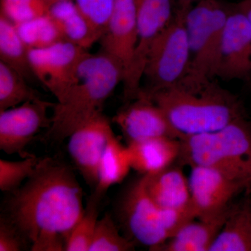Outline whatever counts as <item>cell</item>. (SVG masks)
I'll return each instance as SVG.
<instances>
[{"mask_svg":"<svg viewBox=\"0 0 251 251\" xmlns=\"http://www.w3.org/2000/svg\"><path fill=\"white\" fill-rule=\"evenodd\" d=\"M188 177L196 219L222 215L230 209L236 196L251 189L246 183L209 167H191Z\"/></svg>","mask_w":251,"mask_h":251,"instance_id":"cell-10","label":"cell"},{"mask_svg":"<svg viewBox=\"0 0 251 251\" xmlns=\"http://www.w3.org/2000/svg\"><path fill=\"white\" fill-rule=\"evenodd\" d=\"M100 201L90 196L83 215L68 238L66 251H90L99 221Z\"/></svg>","mask_w":251,"mask_h":251,"instance_id":"cell-27","label":"cell"},{"mask_svg":"<svg viewBox=\"0 0 251 251\" xmlns=\"http://www.w3.org/2000/svg\"><path fill=\"white\" fill-rule=\"evenodd\" d=\"M176 4H193L202 0H176Z\"/></svg>","mask_w":251,"mask_h":251,"instance_id":"cell-32","label":"cell"},{"mask_svg":"<svg viewBox=\"0 0 251 251\" xmlns=\"http://www.w3.org/2000/svg\"><path fill=\"white\" fill-rule=\"evenodd\" d=\"M143 176L145 189L157 205L196 216L188 177L179 166L173 164L156 174Z\"/></svg>","mask_w":251,"mask_h":251,"instance_id":"cell-16","label":"cell"},{"mask_svg":"<svg viewBox=\"0 0 251 251\" xmlns=\"http://www.w3.org/2000/svg\"><path fill=\"white\" fill-rule=\"evenodd\" d=\"M54 104L40 97L0 111V150L22 158L31 156L26 148L41 130L50 126L48 111Z\"/></svg>","mask_w":251,"mask_h":251,"instance_id":"cell-11","label":"cell"},{"mask_svg":"<svg viewBox=\"0 0 251 251\" xmlns=\"http://www.w3.org/2000/svg\"><path fill=\"white\" fill-rule=\"evenodd\" d=\"M132 169L129 150L116 135L104 151L99 165L98 183L91 196L101 202L109 188L120 184Z\"/></svg>","mask_w":251,"mask_h":251,"instance_id":"cell-20","label":"cell"},{"mask_svg":"<svg viewBox=\"0 0 251 251\" xmlns=\"http://www.w3.org/2000/svg\"><path fill=\"white\" fill-rule=\"evenodd\" d=\"M209 251H251V200L233 204Z\"/></svg>","mask_w":251,"mask_h":251,"instance_id":"cell-19","label":"cell"},{"mask_svg":"<svg viewBox=\"0 0 251 251\" xmlns=\"http://www.w3.org/2000/svg\"><path fill=\"white\" fill-rule=\"evenodd\" d=\"M248 84H249V85H250L251 87V80L250 81V82H248Z\"/></svg>","mask_w":251,"mask_h":251,"instance_id":"cell-34","label":"cell"},{"mask_svg":"<svg viewBox=\"0 0 251 251\" xmlns=\"http://www.w3.org/2000/svg\"><path fill=\"white\" fill-rule=\"evenodd\" d=\"M50 6L43 0H1V13L15 25L49 14Z\"/></svg>","mask_w":251,"mask_h":251,"instance_id":"cell-29","label":"cell"},{"mask_svg":"<svg viewBox=\"0 0 251 251\" xmlns=\"http://www.w3.org/2000/svg\"><path fill=\"white\" fill-rule=\"evenodd\" d=\"M49 16L52 18L64 40L71 41L88 49L95 43L83 17L77 11L75 4L69 1L52 5Z\"/></svg>","mask_w":251,"mask_h":251,"instance_id":"cell-22","label":"cell"},{"mask_svg":"<svg viewBox=\"0 0 251 251\" xmlns=\"http://www.w3.org/2000/svg\"><path fill=\"white\" fill-rule=\"evenodd\" d=\"M127 146L132 169L142 175L156 174L175 164L181 151V142L176 138H151Z\"/></svg>","mask_w":251,"mask_h":251,"instance_id":"cell-17","label":"cell"},{"mask_svg":"<svg viewBox=\"0 0 251 251\" xmlns=\"http://www.w3.org/2000/svg\"><path fill=\"white\" fill-rule=\"evenodd\" d=\"M29 49H45L65 41L49 14L16 25Z\"/></svg>","mask_w":251,"mask_h":251,"instance_id":"cell-24","label":"cell"},{"mask_svg":"<svg viewBox=\"0 0 251 251\" xmlns=\"http://www.w3.org/2000/svg\"><path fill=\"white\" fill-rule=\"evenodd\" d=\"M141 92L161 107L180 139L216 131L246 117L239 98L216 79L188 74L168 88Z\"/></svg>","mask_w":251,"mask_h":251,"instance_id":"cell-2","label":"cell"},{"mask_svg":"<svg viewBox=\"0 0 251 251\" xmlns=\"http://www.w3.org/2000/svg\"><path fill=\"white\" fill-rule=\"evenodd\" d=\"M121 64L103 51L89 52L82 59L75 81L62 102L52 107L50 126L46 138L62 143L94 117L103 113L104 104L117 86L123 82Z\"/></svg>","mask_w":251,"mask_h":251,"instance_id":"cell-3","label":"cell"},{"mask_svg":"<svg viewBox=\"0 0 251 251\" xmlns=\"http://www.w3.org/2000/svg\"><path fill=\"white\" fill-rule=\"evenodd\" d=\"M115 214L120 227L134 243L156 251L180 227L196 219L190 213L162 209L149 196L143 176L128 186L116 204Z\"/></svg>","mask_w":251,"mask_h":251,"instance_id":"cell-5","label":"cell"},{"mask_svg":"<svg viewBox=\"0 0 251 251\" xmlns=\"http://www.w3.org/2000/svg\"><path fill=\"white\" fill-rule=\"evenodd\" d=\"M232 7L219 0H202L188 8L185 21L191 52L188 74L216 79L223 34Z\"/></svg>","mask_w":251,"mask_h":251,"instance_id":"cell-7","label":"cell"},{"mask_svg":"<svg viewBox=\"0 0 251 251\" xmlns=\"http://www.w3.org/2000/svg\"><path fill=\"white\" fill-rule=\"evenodd\" d=\"M216 78L251 80V25L237 4L225 26Z\"/></svg>","mask_w":251,"mask_h":251,"instance_id":"cell-12","label":"cell"},{"mask_svg":"<svg viewBox=\"0 0 251 251\" xmlns=\"http://www.w3.org/2000/svg\"><path fill=\"white\" fill-rule=\"evenodd\" d=\"M39 159L34 155L21 161L0 160V189L2 192L11 193L22 186L35 171Z\"/></svg>","mask_w":251,"mask_h":251,"instance_id":"cell-28","label":"cell"},{"mask_svg":"<svg viewBox=\"0 0 251 251\" xmlns=\"http://www.w3.org/2000/svg\"><path fill=\"white\" fill-rule=\"evenodd\" d=\"M27 82L19 73L0 61V111L40 98Z\"/></svg>","mask_w":251,"mask_h":251,"instance_id":"cell-23","label":"cell"},{"mask_svg":"<svg viewBox=\"0 0 251 251\" xmlns=\"http://www.w3.org/2000/svg\"><path fill=\"white\" fill-rule=\"evenodd\" d=\"M43 1H45L46 4L49 5L50 7L52 5L57 4V3L62 2V1H69V0H43Z\"/></svg>","mask_w":251,"mask_h":251,"instance_id":"cell-33","label":"cell"},{"mask_svg":"<svg viewBox=\"0 0 251 251\" xmlns=\"http://www.w3.org/2000/svg\"><path fill=\"white\" fill-rule=\"evenodd\" d=\"M115 0H75L77 11L87 23L94 42L103 35L113 11Z\"/></svg>","mask_w":251,"mask_h":251,"instance_id":"cell-26","label":"cell"},{"mask_svg":"<svg viewBox=\"0 0 251 251\" xmlns=\"http://www.w3.org/2000/svg\"><path fill=\"white\" fill-rule=\"evenodd\" d=\"M9 194L1 216L17 227L31 251H66L85 211L83 191L72 167L55 158H40L30 177Z\"/></svg>","mask_w":251,"mask_h":251,"instance_id":"cell-1","label":"cell"},{"mask_svg":"<svg viewBox=\"0 0 251 251\" xmlns=\"http://www.w3.org/2000/svg\"><path fill=\"white\" fill-rule=\"evenodd\" d=\"M237 6L246 15L251 25V0H242Z\"/></svg>","mask_w":251,"mask_h":251,"instance_id":"cell-31","label":"cell"},{"mask_svg":"<svg viewBox=\"0 0 251 251\" xmlns=\"http://www.w3.org/2000/svg\"><path fill=\"white\" fill-rule=\"evenodd\" d=\"M191 5L176 4L173 19L153 42L144 69L145 93L171 87L189 72L191 52L185 19Z\"/></svg>","mask_w":251,"mask_h":251,"instance_id":"cell-6","label":"cell"},{"mask_svg":"<svg viewBox=\"0 0 251 251\" xmlns=\"http://www.w3.org/2000/svg\"><path fill=\"white\" fill-rule=\"evenodd\" d=\"M127 145L156 138L180 139L161 107L140 91L138 97L125 103L112 118Z\"/></svg>","mask_w":251,"mask_h":251,"instance_id":"cell-13","label":"cell"},{"mask_svg":"<svg viewBox=\"0 0 251 251\" xmlns=\"http://www.w3.org/2000/svg\"><path fill=\"white\" fill-rule=\"evenodd\" d=\"M135 250V243L120 234V227L111 214L106 213L96 227L90 251H129Z\"/></svg>","mask_w":251,"mask_h":251,"instance_id":"cell-25","label":"cell"},{"mask_svg":"<svg viewBox=\"0 0 251 251\" xmlns=\"http://www.w3.org/2000/svg\"><path fill=\"white\" fill-rule=\"evenodd\" d=\"M115 136L110 120L102 113L68 138V151L75 168L93 190L98 183L100 160L109 142Z\"/></svg>","mask_w":251,"mask_h":251,"instance_id":"cell-14","label":"cell"},{"mask_svg":"<svg viewBox=\"0 0 251 251\" xmlns=\"http://www.w3.org/2000/svg\"><path fill=\"white\" fill-rule=\"evenodd\" d=\"M88 53L82 46L62 41L45 49H29V59L37 80L59 103L72 87L79 65Z\"/></svg>","mask_w":251,"mask_h":251,"instance_id":"cell-9","label":"cell"},{"mask_svg":"<svg viewBox=\"0 0 251 251\" xmlns=\"http://www.w3.org/2000/svg\"><path fill=\"white\" fill-rule=\"evenodd\" d=\"M29 244L17 227L1 216L0 219V251H20Z\"/></svg>","mask_w":251,"mask_h":251,"instance_id":"cell-30","label":"cell"},{"mask_svg":"<svg viewBox=\"0 0 251 251\" xmlns=\"http://www.w3.org/2000/svg\"><path fill=\"white\" fill-rule=\"evenodd\" d=\"M231 208L222 215L212 219L190 220L156 251H209Z\"/></svg>","mask_w":251,"mask_h":251,"instance_id":"cell-18","label":"cell"},{"mask_svg":"<svg viewBox=\"0 0 251 251\" xmlns=\"http://www.w3.org/2000/svg\"><path fill=\"white\" fill-rule=\"evenodd\" d=\"M99 42L100 50L112 56L122 64L126 75L137 44L135 0H115L108 27Z\"/></svg>","mask_w":251,"mask_h":251,"instance_id":"cell-15","label":"cell"},{"mask_svg":"<svg viewBox=\"0 0 251 251\" xmlns=\"http://www.w3.org/2000/svg\"><path fill=\"white\" fill-rule=\"evenodd\" d=\"M179 140L180 165L214 168L251 188V125L246 117L216 131Z\"/></svg>","mask_w":251,"mask_h":251,"instance_id":"cell-4","label":"cell"},{"mask_svg":"<svg viewBox=\"0 0 251 251\" xmlns=\"http://www.w3.org/2000/svg\"><path fill=\"white\" fill-rule=\"evenodd\" d=\"M176 0H135L137 44L123 82L125 103L134 100L141 90L144 69L153 42L169 24L176 9Z\"/></svg>","mask_w":251,"mask_h":251,"instance_id":"cell-8","label":"cell"},{"mask_svg":"<svg viewBox=\"0 0 251 251\" xmlns=\"http://www.w3.org/2000/svg\"><path fill=\"white\" fill-rule=\"evenodd\" d=\"M0 61L13 68L27 82L37 80L31 68L29 49L16 25L0 14Z\"/></svg>","mask_w":251,"mask_h":251,"instance_id":"cell-21","label":"cell"}]
</instances>
